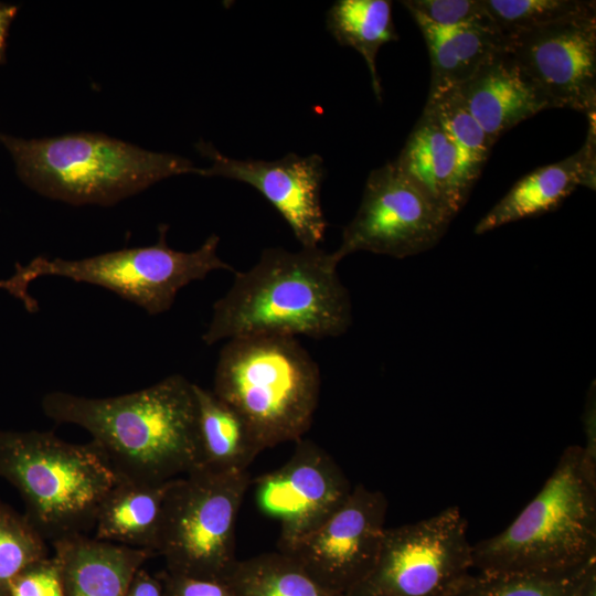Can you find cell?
Here are the masks:
<instances>
[{"instance_id":"cell-1","label":"cell","mask_w":596,"mask_h":596,"mask_svg":"<svg viewBox=\"0 0 596 596\" xmlns=\"http://www.w3.org/2000/svg\"><path fill=\"white\" fill-rule=\"evenodd\" d=\"M41 405L54 422L86 429L118 479L161 485L198 466L194 383L180 374L111 397L51 392Z\"/></svg>"},{"instance_id":"cell-29","label":"cell","mask_w":596,"mask_h":596,"mask_svg":"<svg viewBox=\"0 0 596 596\" xmlns=\"http://www.w3.org/2000/svg\"><path fill=\"white\" fill-rule=\"evenodd\" d=\"M158 578L163 596H237L225 578H201L169 572H160Z\"/></svg>"},{"instance_id":"cell-12","label":"cell","mask_w":596,"mask_h":596,"mask_svg":"<svg viewBox=\"0 0 596 596\" xmlns=\"http://www.w3.org/2000/svg\"><path fill=\"white\" fill-rule=\"evenodd\" d=\"M504 42L551 108L595 115L596 10L505 38Z\"/></svg>"},{"instance_id":"cell-6","label":"cell","mask_w":596,"mask_h":596,"mask_svg":"<svg viewBox=\"0 0 596 596\" xmlns=\"http://www.w3.org/2000/svg\"><path fill=\"white\" fill-rule=\"evenodd\" d=\"M0 477L25 504V517L51 543L93 530L98 509L118 478L88 444L51 432L0 429Z\"/></svg>"},{"instance_id":"cell-36","label":"cell","mask_w":596,"mask_h":596,"mask_svg":"<svg viewBox=\"0 0 596 596\" xmlns=\"http://www.w3.org/2000/svg\"><path fill=\"white\" fill-rule=\"evenodd\" d=\"M575 596H596V558L586 566Z\"/></svg>"},{"instance_id":"cell-20","label":"cell","mask_w":596,"mask_h":596,"mask_svg":"<svg viewBox=\"0 0 596 596\" xmlns=\"http://www.w3.org/2000/svg\"><path fill=\"white\" fill-rule=\"evenodd\" d=\"M198 466L213 472L247 471L264 449L245 419L212 391L194 384ZM195 467V468H196Z\"/></svg>"},{"instance_id":"cell-26","label":"cell","mask_w":596,"mask_h":596,"mask_svg":"<svg viewBox=\"0 0 596 596\" xmlns=\"http://www.w3.org/2000/svg\"><path fill=\"white\" fill-rule=\"evenodd\" d=\"M49 557L46 540L25 514L0 500V596H11L14 578Z\"/></svg>"},{"instance_id":"cell-23","label":"cell","mask_w":596,"mask_h":596,"mask_svg":"<svg viewBox=\"0 0 596 596\" xmlns=\"http://www.w3.org/2000/svg\"><path fill=\"white\" fill-rule=\"evenodd\" d=\"M225 579L237 596H339L278 550L237 560Z\"/></svg>"},{"instance_id":"cell-15","label":"cell","mask_w":596,"mask_h":596,"mask_svg":"<svg viewBox=\"0 0 596 596\" xmlns=\"http://www.w3.org/2000/svg\"><path fill=\"white\" fill-rule=\"evenodd\" d=\"M455 89L493 145L521 121L551 108L505 47Z\"/></svg>"},{"instance_id":"cell-35","label":"cell","mask_w":596,"mask_h":596,"mask_svg":"<svg viewBox=\"0 0 596 596\" xmlns=\"http://www.w3.org/2000/svg\"><path fill=\"white\" fill-rule=\"evenodd\" d=\"M18 13V7L0 2V64L4 62L7 38L10 25Z\"/></svg>"},{"instance_id":"cell-14","label":"cell","mask_w":596,"mask_h":596,"mask_svg":"<svg viewBox=\"0 0 596 596\" xmlns=\"http://www.w3.org/2000/svg\"><path fill=\"white\" fill-rule=\"evenodd\" d=\"M195 147L211 162L207 168H198L196 174L253 187L284 217L301 247H318L322 242L328 223L321 206L326 171L319 155L288 153L272 161L241 160L224 156L205 141Z\"/></svg>"},{"instance_id":"cell-32","label":"cell","mask_w":596,"mask_h":596,"mask_svg":"<svg viewBox=\"0 0 596 596\" xmlns=\"http://www.w3.org/2000/svg\"><path fill=\"white\" fill-rule=\"evenodd\" d=\"M126 596H163L162 585L158 576H153L142 567L135 574Z\"/></svg>"},{"instance_id":"cell-3","label":"cell","mask_w":596,"mask_h":596,"mask_svg":"<svg viewBox=\"0 0 596 596\" xmlns=\"http://www.w3.org/2000/svg\"><path fill=\"white\" fill-rule=\"evenodd\" d=\"M0 142L25 185L75 205H111L163 179L198 171L184 157L103 134L25 139L0 132Z\"/></svg>"},{"instance_id":"cell-28","label":"cell","mask_w":596,"mask_h":596,"mask_svg":"<svg viewBox=\"0 0 596 596\" xmlns=\"http://www.w3.org/2000/svg\"><path fill=\"white\" fill-rule=\"evenodd\" d=\"M401 3L411 15H418L438 26L496 28L481 0H406Z\"/></svg>"},{"instance_id":"cell-2","label":"cell","mask_w":596,"mask_h":596,"mask_svg":"<svg viewBox=\"0 0 596 596\" xmlns=\"http://www.w3.org/2000/svg\"><path fill=\"white\" fill-rule=\"evenodd\" d=\"M334 252L269 247L245 272H235L213 305L202 340L212 345L248 334L339 337L352 324V304Z\"/></svg>"},{"instance_id":"cell-13","label":"cell","mask_w":596,"mask_h":596,"mask_svg":"<svg viewBox=\"0 0 596 596\" xmlns=\"http://www.w3.org/2000/svg\"><path fill=\"white\" fill-rule=\"evenodd\" d=\"M290 458L255 480V500L279 523L278 550L322 524L349 497L352 487L334 459L319 445L299 439Z\"/></svg>"},{"instance_id":"cell-5","label":"cell","mask_w":596,"mask_h":596,"mask_svg":"<svg viewBox=\"0 0 596 596\" xmlns=\"http://www.w3.org/2000/svg\"><path fill=\"white\" fill-rule=\"evenodd\" d=\"M596 557V485L581 446L561 455L542 489L500 533L472 545L480 573L562 572Z\"/></svg>"},{"instance_id":"cell-24","label":"cell","mask_w":596,"mask_h":596,"mask_svg":"<svg viewBox=\"0 0 596 596\" xmlns=\"http://www.w3.org/2000/svg\"><path fill=\"white\" fill-rule=\"evenodd\" d=\"M426 106L433 110L455 148L460 190L468 200L493 143L467 111L455 88L428 94Z\"/></svg>"},{"instance_id":"cell-4","label":"cell","mask_w":596,"mask_h":596,"mask_svg":"<svg viewBox=\"0 0 596 596\" xmlns=\"http://www.w3.org/2000/svg\"><path fill=\"white\" fill-rule=\"evenodd\" d=\"M320 386L319 366L296 337L260 333L226 341L212 392L245 419L265 450L302 438Z\"/></svg>"},{"instance_id":"cell-16","label":"cell","mask_w":596,"mask_h":596,"mask_svg":"<svg viewBox=\"0 0 596 596\" xmlns=\"http://www.w3.org/2000/svg\"><path fill=\"white\" fill-rule=\"evenodd\" d=\"M589 124L588 136L579 150L520 179L476 224L475 233L481 235L512 222L552 212L578 187L595 190V115L589 116Z\"/></svg>"},{"instance_id":"cell-30","label":"cell","mask_w":596,"mask_h":596,"mask_svg":"<svg viewBox=\"0 0 596 596\" xmlns=\"http://www.w3.org/2000/svg\"><path fill=\"white\" fill-rule=\"evenodd\" d=\"M585 445L582 450V466L588 480L596 485V401L595 385L589 387L583 412Z\"/></svg>"},{"instance_id":"cell-27","label":"cell","mask_w":596,"mask_h":596,"mask_svg":"<svg viewBox=\"0 0 596 596\" xmlns=\"http://www.w3.org/2000/svg\"><path fill=\"white\" fill-rule=\"evenodd\" d=\"M481 1L504 39L596 10V2L590 0Z\"/></svg>"},{"instance_id":"cell-17","label":"cell","mask_w":596,"mask_h":596,"mask_svg":"<svg viewBox=\"0 0 596 596\" xmlns=\"http://www.w3.org/2000/svg\"><path fill=\"white\" fill-rule=\"evenodd\" d=\"M64 596H126L135 574L155 554L75 534L52 542Z\"/></svg>"},{"instance_id":"cell-7","label":"cell","mask_w":596,"mask_h":596,"mask_svg":"<svg viewBox=\"0 0 596 596\" xmlns=\"http://www.w3.org/2000/svg\"><path fill=\"white\" fill-rule=\"evenodd\" d=\"M248 471L196 467L172 479L162 509L156 554L172 573L225 578L235 562V532Z\"/></svg>"},{"instance_id":"cell-25","label":"cell","mask_w":596,"mask_h":596,"mask_svg":"<svg viewBox=\"0 0 596 596\" xmlns=\"http://www.w3.org/2000/svg\"><path fill=\"white\" fill-rule=\"evenodd\" d=\"M590 561L562 572H478L453 596H575Z\"/></svg>"},{"instance_id":"cell-21","label":"cell","mask_w":596,"mask_h":596,"mask_svg":"<svg viewBox=\"0 0 596 596\" xmlns=\"http://www.w3.org/2000/svg\"><path fill=\"white\" fill-rule=\"evenodd\" d=\"M426 42L432 79L429 94L456 88L497 52L504 49L501 33L491 26H438L412 15Z\"/></svg>"},{"instance_id":"cell-8","label":"cell","mask_w":596,"mask_h":596,"mask_svg":"<svg viewBox=\"0 0 596 596\" xmlns=\"http://www.w3.org/2000/svg\"><path fill=\"white\" fill-rule=\"evenodd\" d=\"M167 225L159 227V238L150 246L124 248L82 258L64 259L38 256L15 270L29 286L42 276L64 277L106 288L139 306L149 315L168 311L177 294L188 284L204 279L220 269L233 270L217 255L220 237L210 235L195 251L169 247Z\"/></svg>"},{"instance_id":"cell-19","label":"cell","mask_w":596,"mask_h":596,"mask_svg":"<svg viewBox=\"0 0 596 596\" xmlns=\"http://www.w3.org/2000/svg\"><path fill=\"white\" fill-rule=\"evenodd\" d=\"M170 481L145 485L118 479L98 509L92 536L156 554Z\"/></svg>"},{"instance_id":"cell-9","label":"cell","mask_w":596,"mask_h":596,"mask_svg":"<svg viewBox=\"0 0 596 596\" xmlns=\"http://www.w3.org/2000/svg\"><path fill=\"white\" fill-rule=\"evenodd\" d=\"M472 545L458 507L386 529L368 575L343 596H453L471 577Z\"/></svg>"},{"instance_id":"cell-11","label":"cell","mask_w":596,"mask_h":596,"mask_svg":"<svg viewBox=\"0 0 596 596\" xmlns=\"http://www.w3.org/2000/svg\"><path fill=\"white\" fill-rule=\"evenodd\" d=\"M387 500L359 483L317 529L278 550L330 592L343 596L373 567L383 540Z\"/></svg>"},{"instance_id":"cell-31","label":"cell","mask_w":596,"mask_h":596,"mask_svg":"<svg viewBox=\"0 0 596 596\" xmlns=\"http://www.w3.org/2000/svg\"><path fill=\"white\" fill-rule=\"evenodd\" d=\"M43 562L25 570L14 578L10 589L11 596H43Z\"/></svg>"},{"instance_id":"cell-22","label":"cell","mask_w":596,"mask_h":596,"mask_svg":"<svg viewBox=\"0 0 596 596\" xmlns=\"http://www.w3.org/2000/svg\"><path fill=\"white\" fill-rule=\"evenodd\" d=\"M326 25L340 45L350 46L362 55L371 75L374 94L381 100L376 55L381 46L398 40L392 18V2L338 0L327 12Z\"/></svg>"},{"instance_id":"cell-34","label":"cell","mask_w":596,"mask_h":596,"mask_svg":"<svg viewBox=\"0 0 596 596\" xmlns=\"http://www.w3.org/2000/svg\"><path fill=\"white\" fill-rule=\"evenodd\" d=\"M43 596H64L55 561L52 556L42 564Z\"/></svg>"},{"instance_id":"cell-18","label":"cell","mask_w":596,"mask_h":596,"mask_svg":"<svg viewBox=\"0 0 596 596\" xmlns=\"http://www.w3.org/2000/svg\"><path fill=\"white\" fill-rule=\"evenodd\" d=\"M393 162L401 173L453 217L466 204L455 148L426 105Z\"/></svg>"},{"instance_id":"cell-10","label":"cell","mask_w":596,"mask_h":596,"mask_svg":"<svg viewBox=\"0 0 596 596\" xmlns=\"http://www.w3.org/2000/svg\"><path fill=\"white\" fill-rule=\"evenodd\" d=\"M453 219L390 161L370 172L334 253L341 260L355 252L414 256L437 245Z\"/></svg>"},{"instance_id":"cell-33","label":"cell","mask_w":596,"mask_h":596,"mask_svg":"<svg viewBox=\"0 0 596 596\" xmlns=\"http://www.w3.org/2000/svg\"><path fill=\"white\" fill-rule=\"evenodd\" d=\"M0 289L8 291L13 297L21 300L29 311L33 312L38 310V302L29 294V287L22 281L17 273L8 279H0Z\"/></svg>"}]
</instances>
